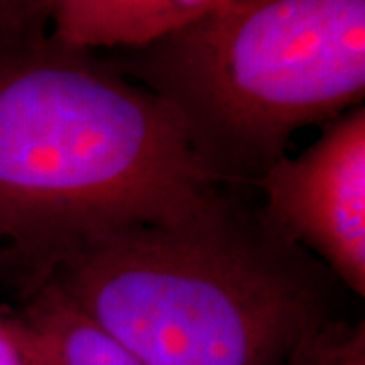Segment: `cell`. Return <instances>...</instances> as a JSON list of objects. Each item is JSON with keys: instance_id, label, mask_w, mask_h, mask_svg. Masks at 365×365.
<instances>
[{"instance_id": "3", "label": "cell", "mask_w": 365, "mask_h": 365, "mask_svg": "<svg viewBox=\"0 0 365 365\" xmlns=\"http://www.w3.org/2000/svg\"><path fill=\"white\" fill-rule=\"evenodd\" d=\"M122 55L225 181L252 182L300 128L364 106L365 0H222Z\"/></svg>"}, {"instance_id": "8", "label": "cell", "mask_w": 365, "mask_h": 365, "mask_svg": "<svg viewBox=\"0 0 365 365\" xmlns=\"http://www.w3.org/2000/svg\"><path fill=\"white\" fill-rule=\"evenodd\" d=\"M0 365H29L6 321L0 319Z\"/></svg>"}, {"instance_id": "2", "label": "cell", "mask_w": 365, "mask_h": 365, "mask_svg": "<svg viewBox=\"0 0 365 365\" xmlns=\"http://www.w3.org/2000/svg\"><path fill=\"white\" fill-rule=\"evenodd\" d=\"M26 262L144 365H290L331 321L302 250L232 199L189 222L91 227Z\"/></svg>"}, {"instance_id": "7", "label": "cell", "mask_w": 365, "mask_h": 365, "mask_svg": "<svg viewBox=\"0 0 365 365\" xmlns=\"http://www.w3.org/2000/svg\"><path fill=\"white\" fill-rule=\"evenodd\" d=\"M51 0H0V35L47 31Z\"/></svg>"}, {"instance_id": "5", "label": "cell", "mask_w": 365, "mask_h": 365, "mask_svg": "<svg viewBox=\"0 0 365 365\" xmlns=\"http://www.w3.org/2000/svg\"><path fill=\"white\" fill-rule=\"evenodd\" d=\"M222 0H51L47 31L88 51L136 49L179 31Z\"/></svg>"}, {"instance_id": "6", "label": "cell", "mask_w": 365, "mask_h": 365, "mask_svg": "<svg viewBox=\"0 0 365 365\" xmlns=\"http://www.w3.org/2000/svg\"><path fill=\"white\" fill-rule=\"evenodd\" d=\"M21 313L6 319L29 365H144L122 343L45 282L31 284Z\"/></svg>"}, {"instance_id": "4", "label": "cell", "mask_w": 365, "mask_h": 365, "mask_svg": "<svg viewBox=\"0 0 365 365\" xmlns=\"http://www.w3.org/2000/svg\"><path fill=\"white\" fill-rule=\"evenodd\" d=\"M262 217L311 250L351 292L365 294V106L327 122L311 146L254 179Z\"/></svg>"}, {"instance_id": "1", "label": "cell", "mask_w": 365, "mask_h": 365, "mask_svg": "<svg viewBox=\"0 0 365 365\" xmlns=\"http://www.w3.org/2000/svg\"><path fill=\"white\" fill-rule=\"evenodd\" d=\"M0 55V230L26 260L102 225L181 223L223 207L227 181L179 112L49 31Z\"/></svg>"}]
</instances>
